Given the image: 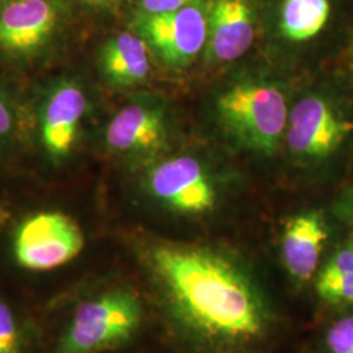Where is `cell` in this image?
<instances>
[{"label":"cell","instance_id":"cell-1","mask_svg":"<svg viewBox=\"0 0 353 353\" xmlns=\"http://www.w3.org/2000/svg\"><path fill=\"white\" fill-rule=\"evenodd\" d=\"M134 270L166 326L188 327L221 345L259 339L268 327L261 293L214 252L161 241L134 245Z\"/></svg>","mask_w":353,"mask_h":353},{"label":"cell","instance_id":"cell-2","mask_svg":"<svg viewBox=\"0 0 353 353\" xmlns=\"http://www.w3.org/2000/svg\"><path fill=\"white\" fill-rule=\"evenodd\" d=\"M89 228L62 205L0 208V288L38 312L102 271Z\"/></svg>","mask_w":353,"mask_h":353},{"label":"cell","instance_id":"cell-3","mask_svg":"<svg viewBox=\"0 0 353 353\" xmlns=\"http://www.w3.org/2000/svg\"><path fill=\"white\" fill-rule=\"evenodd\" d=\"M39 316L46 353H123L139 347L157 316L137 271L103 268Z\"/></svg>","mask_w":353,"mask_h":353},{"label":"cell","instance_id":"cell-4","mask_svg":"<svg viewBox=\"0 0 353 353\" xmlns=\"http://www.w3.org/2000/svg\"><path fill=\"white\" fill-rule=\"evenodd\" d=\"M217 112L228 130L246 147L274 152L288 123L283 93L265 84H241L217 101Z\"/></svg>","mask_w":353,"mask_h":353},{"label":"cell","instance_id":"cell-5","mask_svg":"<svg viewBox=\"0 0 353 353\" xmlns=\"http://www.w3.org/2000/svg\"><path fill=\"white\" fill-rule=\"evenodd\" d=\"M196 4L173 12H140L135 17L132 26L138 36L165 64L186 65L205 45L208 19Z\"/></svg>","mask_w":353,"mask_h":353},{"label":"cell","instance_id":"cell-6","mask_svg":"<svg viewBox=\"0 0 353 353\" xmlns=\"http://www.w3.org/2000/svg\"><path fill=\"white\" fill-rule=\"evenodd\" d=\"M61 19L58 0H11L0 10V54L19 61L37 55L55 36Z\"/></svg>","mask_w":353,"mask_h":353},{"label":"cell","instance_id":"cell-7","mask_svg":"<svg viewBox=\"0 0 353 353\" xmlns=\"http://www.w3.org/2000/svg\"><path fill=\"white\" fill-rule=\"evenodd\" d=\"M145 189L154 202L179 214H205L216 202L212 183L192 157H176L154 166Z\"/></svg>","mask_w":353,"mask_h":353},{"label":"cell","instance_id":"cell-8","mask_svg":"<svg viewBox=\"0 0 353 353\" xmlns=\"http://www.w3.org/2000/svg\"><path fill=\"white\" fill-rule=\"evenodd\" d=\"M290 150L309 157H321L336 150L353 132V121L339 118L319 97H306L288 118Z\"/></svg>","mask_w":353,"mask_h":353},{"label":"cell","instance_id":"cell-9","mask_svg":"<svg viewBox=\"0 0 353 353\" xmlns=\"http://www.w3.org/2000/svg\"><path fill=\"white\" fill-rule=\"evenodd\" d=\"M87 106V96L74 80H64L51 89L39 119L42 145L51 159L62 160L72 151Z\"/></svg>","mask_w":353,"mask_h":353},{"label":"cell","instance_id":"cell-10","mask_svg":"<svg viewBox=\"0 0 353 353\" xmlns=\"http://www.w3.org/2000/svg\"><path fill=\"white\" fill-rule=\"evenodd\" d=\"M164 113L148 103H132L115 114L106 130V143L115 152L141 156L164 147Z\"/></svg>","mask_w":353,"mask_h":353},{"label":"cell","instance_id":"cell-11","mask_svg":"<svg viewBox=\"0 0 353 353\" xmlns=\"http://www.w3.org/2000/svg\"><path fill=\"white\" fill-rule=\"evenodd\" d=\"M255 38L252 12L246 0H216L208 19L207 54L217 62L239 59Z\"/></svg>","mask_w":353,"mask_h":353},{"label":"cell","instance_id":"cell-12","mask_svg":"<svg viewBox=\"0 0 353 353\" xmlns=\"http://www.w3.org/2000/svg\"><path fill=\"white\" fill-rule=\"evenodd\" d=\"M326 241L327 230L316 214H299L287 221L281 252L292 278L307 281L314 275Z\"/></svg>","mask_w":353,"mask_h":353},{"label":"cell","instance_id":"cell-13","mask_svg":"<svg viewBox=\"0 0 353 353\" xmlns=\"http://www.w3.org/2000/svg\"><path fill=\"white\" fill-rule=\"evenodd\" d=\"M0 353H46L39 312L0 288Z\"/></svg>","mask_w":353,"mask_h":353},{"label":"cell","instance_id":"cell-14","mask_svg":"<svg viewBox=\"0 0 353 353\" xmlns=\"http://www.w3.org/2000/svg\"><path fill=\"white\" fill-rule=\"evenodd\" d=\"M100 68L105 79L113 85H137L144 81L151 71L148 46L138 34L123 32L103 45Z\"/></svg>","mask_w":353,"mask_h":353},{"label":"cell","instance_id":"cell-15","mask_svg":"<svg viewBox=\"0 0 353 353\" xmlns=\"http://www.w3.org/2000/svg\"><path fill=\"white\" fill-rule=\"evenodd\" d=\"M328 0H284L280 13V28L285 37L303 42L325 28L330 17Z\"/></svg>","mask_w":353,"mask_h":353},{"label":"cell","instance_id":"cell-16","mask_svg":"<svg viewBox=\"0 0 353 353\" xmlns=\"http://www.w3.org/2000/svg\"><path fill=\"white\" fill-rule=\"evenodd\" d=\"M318 296L332 305L353 303V272L321 271L316 283Z\"/></svg>","mask_w":353,"mask_h":353},{"label":"cell","instance_id":"cell-17","mask_svg":"<svg viewBox=\"0 0 353 353\" xmlns=\"http://www.w3.org/2000/svg\"><path fill=\"white\" fill-rule=\"evenodd\" d=\"M326 343L331 353H353V316L336 321L328 330Z\"/></svg>","mask_w":353,"mask_h":353},{"label":"cell","instance_id":"cell-18","mask_svg":"<svg viewBox=\"0 0 353 353\" xmlns=\"http://www.w3.org/2000/svg\"><path fill=\"white\" fill-rule=\"evenodd\" d=\"M198 1L201 0H140V8L144 13L173 12Z\"/></svg>","mask_w":353,"mask_h":353},{"label":"cell","instance_id":"cell-19","mask_svg":"<svg viewBox=\"0 0 353 353\" xmlns=\"http://www.w3.org/2000/svg\"><path fill=\"white\" fill-rule=\"evenodd\" d=\"M11 126H12V117H11L10 108L0 97V137L6 135L10 131Z\"/></svg>","mask_w":353,"mask_h":353},{"label":"cell","instance_id":"cell-20","mask_svg":"<svg viewBox=\"0 0 353 353\" xmlns=\"http://www.w3.org/2000/svg\"><path fill=\"white\" fill-rule=\"evenodd\" d=\"M92 1H96V3H106V1H110V0H92Z\"/></svg>","mask_w":353,"mask_h":353},{"label":"cell","instance_id":"cell-21","mask_svg":"<svg viewBox=\"0 0 353 353\" xmlns=\"http://www.w3.org/2000/svg\"><path fill=\"white\" fill-rule=\"evenodd\" d=\"M123 353H134V352H132V351H130V352H123ZM135 353H138V352H135Z\"/></svg>","mask_w":353,"mask_h":353},{"label":"cell","instance_id":"cell-22","mask_svg":"<svg viewBox=\"0 0 353 353\" xmlns=\"http://www.w3.org/2000/svg\"><path fill=\"white\" fill-rule=\"evenodd\" d=\"M10 1H11V0H10Z\"/></svg>","mask_w":353,"mask_h":353}]
</instances>
